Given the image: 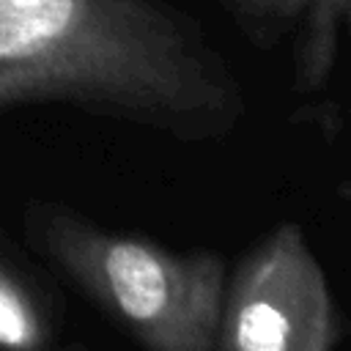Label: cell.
<instances>
[{
  "label": "cell",
  "instance_id": "obj_5",
  "mask_svg": "<svg viewBox=\"0 0 351 351\" xmlns=\"http://www.w3.org/2000/svg\"><path fill=\"white\" fill-rule=\"evenodd\" d=\"M351 0H307L302 36L296 44V88L313 93L332 77L340 33L348 22Z\"/></svg>",
  "mask_w": 351,
  "mask_h": 351
},
{
  "label": "cell",
  "instance_id": "obj_2",
  "mask_svg": "<svg viewBox=\"0 0 351 351\" xmlns=\"http://www.w3.org/2000/svg\"><path fill=\"white\" fill-rule=\"evenodd\" d=\"M30 247L145 351H211L228 269L214 250H170L60 203L25 208Z\"/></svg>",
  "mask_w": 351,
  "mask_h": 351
},
{
  "label": "cell",
  "instance_id": "obj_6",
  "mask_svg": "<svg viewBox=\"0 0 351 351\" xmlns=\"http://www.w3.org/2000/svg\"><path fill=\"white\" fill-rule=\"evenodd\" d=\"M250 30L271 33L302 16L307 0H222Z\"/></svg>",
  "mask_w": 351,
  "mask_h": 351
},
{
  "label": "cell",
  "instance_id": "obj_4",
  "mask_svg": "<svg viewBox=\"0 0 351 351\" xmlns=\"http://www.w3.org/2000/svg\"><path fill=\"white\" fill-rule=\"evenodd\" d=\"M0 351H71L60 337L58 307L0 236Z\"/></svg>",
  "mask_w": 351,
  "mask_h": 351
},
{
  "label": "cell",
  "instance_id": "obj_1",
  "mask_svg": "<svg viewBox=\"0 0 351 351\" xmlns=\"http://www.w3.org/2000/svg\"><path fill=\"white\" fill-rule=\"evenodd\" d=\"M33 104L178 143L225 140L247 110L225 55L167 0H0V118Z\"/></svg>",
  "mask_w": 351,
  "mask_h": 351
},
{
  "label": "cell",
  "instance_id": "obj_3",
  "mask_svg": "<svg viewBox=\"0 0 351 351\" xmlns=\"http://www.w3.org/2000/svg\"><path fill=\"white\" fill-rule=\"evenodd\" d=\"M340 313L296 222L277 225L225 280L211 351H335Z\"/></svg>",
  "mask_w": 351,
  "mask_h": 351
}]
</instances>
